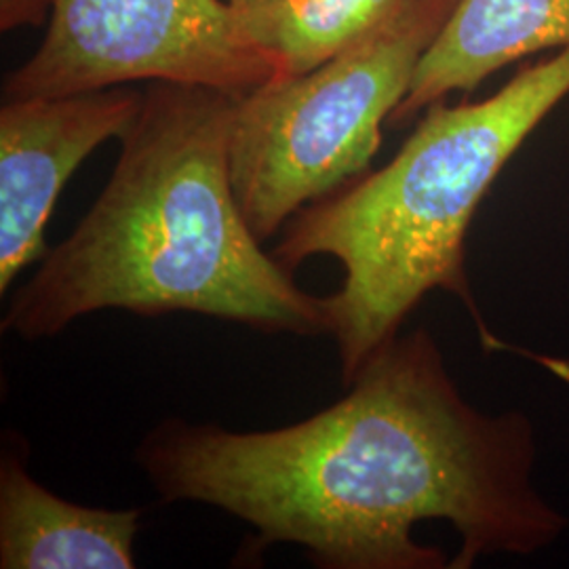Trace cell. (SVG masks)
<instances>
[{
    "label": "cell",
    "mask_w": 569,
    "mask_h": 569,
    "mask_svg": "<svg viewBox=\"0 0 569 569\" xmlns=\"http://www.w3.org/2000/svg\"><path fill=\"white\" fill-rule=\"evenodd\" d=\"M338 403L234 432L167 420L136 462L163 502H203L326 569H468L549 547L566 519L531 483L533 430L486 416L425 329L382 346Z\"/></svg>",
    "instance_id": "1"
},
{
    "label": "cell",
    "mask_w": 569,
    "mask_h": 569,
    "mask_svg": "<svg viewBox=\"0 0 569 569\" xmlns=\"http://www.w3.org/2000/svg\"><path fill=\"white\" fill-rule=\"evenodd\" d=\"M241 96L152 82L121 154L81 224L11 298L2 331L58 336L100 310L197 312L264 333L331 331L310 296L247 224L230 176Z\"/></svg>",
    "instance_id": "2"
},
{
    "label": "cell",
    "mask_w": 569,
    "mask_h": 569,
    "mask_svg": "<svg viewBox=\"0 0 569 569\" xmlns=\"http://www.w3.org/2000/svg\"><path fill=\"white\" fill-rule=\"evenodd\" d=\"M568 93L569 49H561L483 102L432 103L390 163L284 224L272 256L289 272L319 256L345 268L329 296V333L346 387L432 289L467 306L488 350H515L489 331L472 298L468 226L510 157Z\"/></svg>",
    "instance_id": "3"
},
{
    "label": "cell",
    "mask_w": 569,
    "mask_h": 569,
    "mask_svg": "<svg viewBox=\"0 0 569 569\" xmlns=\"http://www.w3.org/2000/svg\"><path fill=\"white\" fill-rule=\"evenodd\" d=\"M456 0H409L319 68L272 79L239 98L230 176L253 234L266 243L308 204L366 176L382 124Z\"/></svg>",
    "instance_id": "4"
},
{
    "label": "cell",
    "mask_w": 569,
    "mask_h": 569,
    "mask_svg": "<svg viewBox=\"0 0 569 569\" xmlns=\"http://www.w3.org/2000/svg\"><path fill=\"white\" fill-rule=\"evenodd\" d=\"M274 79L228 0H53L34 56L2 100L60 98L127 82H178L244 96Z\"/></svg>",
    "instance_id": "5"
},
{
    "label": "cell",
    "mask_w": 569,
    "mask_h": 569,
    "mask_svg": "<svg viewBox=\"0 0 569 569\" xmlns=\"http://www.w3.org/2000/svg\"><path fill=\"white\" fill-rule=\"evenodd\" d=\"M136 91L110 87L0 108V293L49 251L44 228L82 161L140 112Z\"/></svg>",
    "instance_id": "6"
},
{
    "label": "cell",
    "mask_w": 569,
    "mask_h": 569,
    "mask_svg": "<svg viewBox=\"0 0 569 569\" xmlns=\"http://www.w3.org/2000/svg\"><path fill=\"white\" fill-rule=\"evenodd\" d=\"M28 446L4 432L0 456V568L133 569L140 509L63 500L28 472Z\"/></svg>",
    "instance_id": "7"
},
{
    "label": "cell",
    "mask_w": 569,
    "mask_h": 569,
    "mask_svg": "<svg viewBox=\"0 0 569 569\" xmlns=\"http://www.w3.org/2000/svg\"><path fill=\"white\" fill-rule=\"evenodd\" d=\"M545 49H569V0H456L416 68L390 124H406L453 91Z\"/></svg>",
    "instance_id": "8"
},
{
    "label": "cell",
    "mask_w": 569,
    "mask_h": 569,
    "mask_svg": "<svg viewBox=\"0 0 569 569\" xmlns=\"http://www.w3.org/2000/svg\"><path fill=\"white\" fill-rule=\"evenodd\" d=\"M409 0H274L237 11L274 79L310 72L361 41Z\"/></svg>",
    "instance_id": "9"
},
{
    "label": "cell",
    "mask_w": 569,
    "mask_h": 569,
    "mask_svg": "<svg viewBox=\"0 0 569 569\" xmlns=\"http://www.w3.org/2000/svg\"><path fill=\"white\" fill-rule=\"evenodd\" d=\"M53 0H0L2 32L21 26H39L51 16Z\"/></svg>",
    "instance_id": "10"
},
{
    "label": "cell",
    "mask_w": 569,
    "mask_h": 569,
    "mask_svg": "<svg viewBox=\"0 0 569 569\" xmlns=\"http://www.w3.org/2000/svg\"><path fill=\"white\" fill-rule=\"evenodd\" d=\"M232 4L234 11H247V9H256V7H264L274 0H228Z\"/></svg>",
    "instance_id": "11"
}]
</instances>
